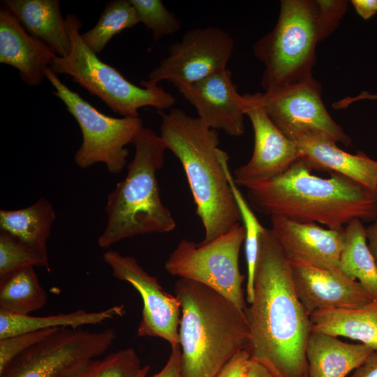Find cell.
<instances>
[{
  "label": "cell",
  "instance_id": "e0dca14e",
  "mask_svg": "<svg viewBox=\"0 0 377 377\" xmlns=\"http://www.w3.org/2000/svg\"><path fill=\"white\" fill-rule=\"evenodd\" d=\"M297 297L307 313L326 308H359L374 300L362 285L339 269H322L290 262Z\"/></svg>",
  "mask_w": 377,
  "mask_h": 377
},
{
  "label": "cell",
  "instance_id": "f1b7e54d",
  "mask_svg": "<svg viewBox=\"0 0 377 377\" xmlns=\"http://www.w3.org/2000/svg\"><path fill=\"white\" fill-rule=\"evenodd\" d=\"M219 156L239 210L242 221L244 223L243 226L245 230L244 244L247 265L246 300L249 304L253 299V279L258 254L260 237L265 228L260 223L253 210H251L239 189L237 188V185L229 169L228 156L227 153L220 149Z\"/></svg>",
  "mask_w": 377,
  "mask_h": 377
},
{
  "label": "cell",
  "instance_id": "f35d334b",
  "mask_svg": "<svg viewBox=\"0 0 377 377\" xmlns=\"http://www.w3.org/2000/svg\"><path fill=\"white\" fill-rule=\"evenodd\" d=\"M372 195H373V197H374V199L377 205V184L376 185V187L374 190V191L372 192Z\"/></svg>",
  "mask_w": 377,
  "mask_h": 377
},
{
  "label": "cell",
  "instance_id": "4fadbf2b",
  "mask_svg": "<svg viewBox=\"0 0 377 377\" xmlns=\"http://www.w3.org/2000/svg\"><path fill=\"white\" fill-rule=\"evenodd\" d=\"M103 258L112 275L130 283L142 297L138 336L158 337L171 347L179 346L181 305L177 297L164 290L156 278L149 274L135 258L113 250L105 252Z\"/></svg>",
  "mask_w": 377,
  "mask_h": 377
},
{
  "label": "cell",
  "instance_id": "d590c367",
  "mask_svg": "<svg viewBox=\"0 0 377 377\" xmlns=\"http://www.w3.org/2000/svg\"><path fill=\"white\" fill-rule=\"evenodd\" d=\"M244 377H279V376L266 364L251 359Z\"/></svg>",
  "mask_w": 377,
  "mask_h": 377
},
{
  "label": "cell",
  "instance_id": "7402d4cb",
  "mask_svg": "<svg viewBox=\"0 0 377 377\" xmlns=\"http://www.w3.org/2000/svg\"><path fill=\"white\" fill-rule=\"evenodd\" d=\"M310 320L313 332L357 340L377 351V300L359 308L322 309Z\"/></svg>",
  "mask_w": 377,
  "mask_h": 377
},
{
  "label": "cell",
  "instance_id": "83f0119b",
  "mask_svg": "<svg viewBox=\"0 0 377 377\" xmlns=\"http://www.w3.org/2000/svg\"><path fill=\"white\" fill-rule=\"evenodd\" d=\"M139 23L130 0H113L106 4L96 25L81 36L86 45L98 55L115 35Z\"/></svg>",
  "mask_w": 377,
  "mask_h": 377
},
{
  "label": "cell",
  "instance_id": "5bb4252c",
  "mask_svg": "<svg viewBox=\"0 0 377 377\" xmlns=\"http://www.w3.org/2000/svg\"><path fill=\"white\" fill-rule=\"evenodd\" d=\"M244 97L245 114L253 127L254 146L250 160L234 171L233 177L239 186L279 175L300 158L295 141L286 136L272 122L255 94H246Z\"/></svg>",
  "mask_w": 377,
  "mask_h": 377
},
{
  "label": "cell",
  "instance_id": "52a82bcc",
  "mask_svg": "<svg viewBox=\"0 0 377 377\" xmlns=\"http://www.w3.org/2000/svg\"><path fill=\"white\" fill-rule=\"evenodd\" d=\"M65 20L71 49L68 55L54 59L50 68L56 75L71 77L73 82L123 117H139L138 110L143 107L161 112L175 104V96L158 84L142 80L141 87L137 86L117 68L102 61L84 43L82 22L75 15L67 14Z\"/></svg>",
  "mask_w": 377,
  "mask_h": 377
},
{
  "label": "cell",
  "instance_id": "4dcf8cb0",
  "mask_svg": "<svg viewBox=\"0 0 377 377\" xmlns=\"http://www.w3.org/2000/svg\"><path fill=\"white\" fill-rule=\"evenodd\" d=\"M135 9L140 23L152 32L155 40L177 33L181 23L161 0H130Z\"/></svg>",
  "mask_w": 377,
  "mask_h": 377
},
{
  "label": "cell",
  "instance_id": "9c48e42d",
  "mask_svg": "<svg viewBox=\"0 0 377 377\" xmlns=\"http://www.w3.org/2000/svg\"><path fill=\"white\" fill-rule=\"evenodd\" d=\"M245 240L240 223L228 232L207 243L182 239L165 263L166 272L203 284L245 311L246 300L239 269V257Z\"/></svg>",
  "mask_w": 377,
  "mask_h": 377
},
{
  "label": "cell",
  "instance_id": "44dd1931",
  "mask_svg": "<svg viewBox=\"0 0 377 377\" xmlns=\"http://www.w3.org/2000/svg\"><path fill=\"white\" fill-rule=\"evenodd\" d=\"M374 351L363 343L311 331L306 347L308 377H346Z\"/></svg>",
  "mask_w": 377,
  "mask_h": 377
},
{
  "label": "cell",
  "instance_id": "d4e9b609",
  "mask_svg": "<svg viewBox=\"0 0 377 377\" xmlns=\"http://www.w3.org/2000/svg\"><path fill=\"white\" fill-rule=\"evenodd\" d=\"M47 295L34 267H26L0 277V312L29 315L42 309Z\"/></svg>",
  "mask_w": 377,
  "mask_h": 377
},
{
  "label": "cell",
  "instance_id": "ba28073f",
  "mask_svg": "<svg viewBox=\"0 0 377 377\" xmlns=\"http://www.w3.org/2000/svg\"><path fill=\"white\" fill-rule=\"evenodd\" d=\"M45 75L55 89L54 95L64 103L80 128L82 142L74 156L77 166L84 169L103 163L110 172H121L129 155L126 146L133 143L143 126L141 118L108 116L69 89L50 67Z\"/></svg>",
  "mask_w": 377,
  "mask_h": 377
},
{
  "label": "cell",
  "instance_id": "8992f818",
  "mask_svg": "<svg viewBox=\"0 0 377 377\" xmlns=\"http://www.w3.org/2000/svg\"><path fill=\"white\" fill-rule=\"evenodd\" d=\"M135 154L126 177L108 195L107 223L98 245L107 249L119 242L151 233L173 230L176 222L161 200L156 172L167 147L152 129L142 126L133 143Z\"/></svg>",
  "mask_w": 377,
  "mask_h": 377
},
{
  "label": "cell",
  "instance_id": "4316f807",
  "mask_svg": "<svg viewBox=\"0 0 377 377\" xmlns=\"http://www.w3.org/2000/svg\"><path fill=\"white\" fill-rule=\"evenodd\" d=\"M149 366L142 365L132 348L119 349L102 359H91L60 377H147Z\"/></svg>",
  "mask_w": 377,
  "mask_h": 377
},
{
  "label": "cell",
  "instance_id": "cb8c5ba5",
  "mask_svg": "<svg viewBox=\"0 0 377 377\" xmlns=\"http://www.w3.org/2000/svg\"><path fill=\"white\" fill-rule=\"evenodd\" d=\"M344 231L345 244L339 269L346 277L357 279L371 298L377 300V264L367 244L363 221L358 219L352 220Z\"/></svg>",
  "mask_w": 377,
  "mask_h": 377
},
{
  "label": "cell",
  "instance_id": "8fae6325",
  "mask_svg": "<svg viewBox=\"0 0 377 377\" xmlns=\"http://www.w3.org/2000/svg\"><path fill=\"white\" fill-rule=\"evenodd\" d=\"M322 88L313 76L302 81L255 93L257 100L276 127L294 140L308 131L323 133L348 147L351 138L327 112Z\"/></svg>",
  "mask_w": 377,
  "mask_h": 377
},
{
  "label": "cell",
  "instance_id": "2e32d148",
  "mask_svg": "<svg viewBox=\"0 0 377 377\" xmlns=\"http://www.w3.org/2000/svg\"><path fill=\"white\" fill-rule=\"evenodd\" d=\"M271 230L290 262L339 269L345 231L324 228L316 223H300L281 216L270 217Z\"/></svg>",
  "mask_w": 377,
  "mask_h": 377
},
{
  "label": "cell",
  "instance_id": "f546056e",
  "mask_svg": "<svg viewBox=\"0 0 377 377\" xmlns=\"http://www.w3.org/2000/svg\"><path fill=\"white\" fill-rule=\"evenodd\" d=\"M39 266L50 271L46 246L26 242L0 230V277L26 267Z\"/></svg>",
  "mask_w": 377,
  "mask_h": 377
},
{
  "label": "cell",
  "instance_id": "8d00e7d4",
  "mask_svg": "<svg viewBox=\"0 0 377 377\" xmlns=\"http://www.w3.org/2000/svg\"><path fill=\"white\" fill-rule=\"evenodd\" d=\"M351 3L364 20H368L377 13V0H352Z\"/></svg>",
  "mask_w": 377,
  "mask_h": 377
},
{
  "label": "cell",
  "instance_id": "ffe728a7",
  "mask_svg": "<svg viewBox=\"0 0 377 377\" xmlns=\"http://www.w3.org/2000/svg\"><path fill=\"white\" fill-rule=\"evenodd\" d=\"M2 4L31 36L59 57L68 55L71 42L59 0H3Z\"/></svg>",
  "mask_w": 377,
  "mask_h": 377
},
{
  "label": "cell",
  "instance_id": "ac0fdd59",
  "mask_svg": "<svg viewBox=\"0 0 377 377\" xmlns=\"http://www.w3.org/2000/svg\"><path fill=\"white\" fill-rule=\"evenodd\" d=\"M41 40L29 34L6 8L0 9V63L15 68L30 87L40 85L57 57Z\"/></svg>",
  "mask_w": 377,
  "mask_h": 377
},
{
  "label": "cell",
  "instance_id": "ab89813d",
  "mask_svg": "<svg viewBox=\"0 0 377 377\" xmlns=\"http://www.w3.org/2000/svg\"><path fill=\"white\" fill-rule=\"evenodd\" d=\"M308 377V376H307Z\"/></svg>",
  "mask_w": 377,
  "mask_h": 377
},
{
  "label": "cell",
  "instance_id": "484cf974",
  "mask_svg": "<svg viewBox=\"0 0 377 377\" xmlns=\"http://www.w3.org/2000/svg\"><path fill=\"white\" fill-rule=\"evenodd\" d=\"M52 205L45 198L22 209L0 211V230L32 244L46 246L55 219Z\"/></svg>",
  "mask_w": 377,
  "mask_h": 377
},
{
  "label": "cell",
  "instance_id": "836d02e7",
  "mask_svg": "<svg viewBox=\"0 0 377 377\" xmlns=\"http://www.w3.org/2000/svg\"><path fill=\"white\" fill-rule=\"evenodd\" d=\"M180 357V346L171 347L170 355L164 367L160 371L149 377H182L181 374Z\"/></svg>",
  "mask_w": 377,
  "mask_h": 377
},
{
  "label": "cell",
  "instance_id": "277c9868",
  "mask_svg": "<svg viewBox=\"0 0 377 377\" xmlns=\"http://www.w3.org/2000/svg\"><path fill=\"white\" fill-rule=\"evenodd\" d=\"M160 113V136L183 167L205 230L201 242H209L242 221L219 158V133L181 108Z\"/></svg>",
  "mask_w": 377,
  "mask_h": 377
},
{
  "label": "cell",
  "instance_id": "6da1fadb",
  "mask_svg": "<svg viewBox=\"0 0 377 377\" xmlns=\"http://www.w3.org/2000/svg\"><path fill=\"white\" fill-rule=\"evenodd\" d=\"M251 358L279 377H307L310 316L296 293L290 263L271 229L262 232L253 299L245 309Z\"/></svg>",
  "mask_w": 377,
  "mask_h": 377
},
{
  "label": "cell",
  "instance_id": "5b68a950",
  "mask_svg": "<svg viewBox=\"0 0 377 377\" xmlns=\"http://www.w3.org/2000/svg\"><path fill=\"white\" fill-rule=\"evenodd\" d=\"M348 8L344 0H282L274 28L253 45L264 64L265 91L313 76L318 43L339 27Z\"/></svg>",
  "mask_w": 377,
  "mask_h": 377
},
{
  "label": "cell",
  "instance_id": "30bf717a",
  "mask_svg": "<svg viewBox=\"0 0 377 377\" xmlns=\"http://www.w3.org/2000/svg\"><path fill=\"white\" fill-rule=\"evenodd\" d=\"M117 338L114 329L56 330L14 358L0 377H60L78 364L103 355Z\"/></svg>",
  "mask_w": 377,
  "mask_h": 377
},
{
  "label": "cell",
  "instance_id": "7c38bea8",
  "mask_svg": "<svg viewBox=\"0 0 377 377\" xmlns=\"http://www.w3.org/2000/svg\"><path fill=\"white\" fill-rule=\"evenodd\" d=\"M235 47L233 38L215 27L187 30L182 39L168 47V55L149 74L148 82L165 80L191 84L227 69Z\"/></svg>",
  "mask_w": 377,
  "mask_h": 377
},
{
  "label": "cell",
  "instance_id": "1f68e13d",
  "mask_svg": "<svg viewBox=\"0 0 377 377\" xmlns=\"http://www.w3.org/2000/svg\"><path fill=\"white\" fill-rule=\"evenodd\" d=\"M56 330H39L0 339V372L18 355Z\"/></svg>",
  "mask_w": 377,
  "mask_h": 377
},
{
  "label": "cell",
  "instance_id": "9a60e30c",
  "mask_svg": "<svg viewBox=\"0 0 377 377\" xmlns=\"http://www.w3.org/2000/svg\"><path fill=\"white\" fill-rule=\"evenodd\" d=\"M179 94L194 108L207 127L230 136L244 133L246 98L237 91L227 68L191 84H176Z\"/></svg>",
  "mask_w": 377,
  "mask_h": 377
},
{
  "label": "cell",
  "instance_id": "7a4b0ae2",
  "mask_svg": "<svg viewBox=\"0 0 377 377\" xmlns=\"http://www.w3.org/2000/svg\"><path fill=\"white\" fill-rule=\"evenodd\" d=\"M302 158L275 177L249 181L250 205L257 212L300 223H320L328 228L343 229L352 220L375 221L377 205L372 193L337 173L323 178Z\"/></svg>",
  "mask_w": 377,
  "mask_h": 377
},
{
  "label": "cell",
  "instance_id": "d6a6232c",
  "mask_svg": "<svg viewBox=\"0 0 377 377\" xmlns=\"http://www.w3.org/2000/svg\"><path fill=\"white\" fill-rule=\"evenodd\" d=\"M251 361L249 353L244 350L236 355L216 377H244Z\"/></svg>",
  "mask_w": 377,
  "mask_h": 377
},
{
  "label": "cell",
  "instance_id": "603a6c76",
  "mask_svg": "<svg viewBox=\"0 0 377 377\" xmlns=\"http://www.w3.org/2000/svg\"><path fill=\"white\" fill-rule=\"evenodd\" d=\"M124 305H115L100 311L78 309L66 313L46 316L18 315L0 312V339L39 330L62 327L79 328L83 325H98L121 317Z\"/></svg>",
  "mask_w": 377,
  "mask_h": 377
},
{
  "label": "cell",
  "instance_id": "e575fe53",
  "mask_svg": "<svg viewBox=\"0 0 377 377\" xmlns=\"http://www.w3.org/2000/svg\"><path fill=\"white\" fill-rule=\"evenodd\" d=\"M350 377H377V351H373Z\"/></svg>",
  "mask_w": 377,
  "mask_h": 377
},
{
  "label": "cell",
  "instance_id": "74e56055",
  "mask_svg": "<svg viewBox=\"0 0 377 377\" xmlns=\"http://www.w3.org/2000/svg\"><path fill=\"white\" fill-rule=\"evenodd\" d=\"M366 231L369 248L377 264V219L366 228Z\"/></svg>",
  "mask_w": 377,
  "mask_h": 377
},
{
  "label": "cell",
  "instance_id": "3957f363",
  "mask_svg": "<svg viewBox=\"0 0 377 377\" xmlns=\"http://www.w3.org/2000/svg\"><path fill=\"white\" fill-rule=\"evenodd\" d=\"M175 295L181 305L179 328L182 377H216L247 350L249 327L244 310L216 290L179 279Z\"/></svg>",
  "mask_w": 377,
  "mask_h": 377
},
{
  "label": "cell",
  "instance_id": "d6986e66",
  "mask_svg": "<svg viewBox=\"0 0 377 377\" xmlns=\"http://www.w3.org/2000/svg\"><path fill=\"white\" fill-rule=\"evenodd\" d=\"M300 158L312 170L337 173L364 187L371 193L377 184V161L362 151L350 154L337 146L327 135L308 131L294 140Z\"/></svg>",
  "mask_w": 377,
  "mask_h": 377
}]
</instances>
